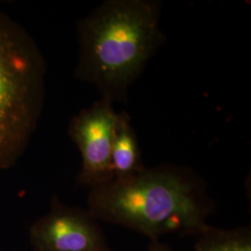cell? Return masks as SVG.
<instances>
[{"instance_id": "obj_5", "label": "cell", "mask_w": 251, "mask_h": 251, "mask_svg": "<svg viewBox=\"0 0 251 251\" xmlns=\"http://www.w3.org/2000/svg\"><path fill=\"white\" fill-rule=\"evenodd\" d=\"M34 251H104L105 235L88 209L63 204L52 198L50 210L29 228Z\"/></svg>"}, {"instance_id": "obj_2", "label": "cell", "mask_w": 251, "mask_h": 251, "mask_svg": "<svg viewBox=\"0 0 251 251\" xmlns=\"http://www.w3.org/2000/svg\"><path fill=\"white\" fill-rule=\"evenodd\" d=\"M161 4L155 0H108L78 21L79 57L75 76L101 97L125 101L128 89L165 40Z\"/></svg>"}, {"instance_id": "obj_3", "label": "cell", "mask_w": 251, "mask_h": 251, "mask_svg": "<svg viewBox=\"0 0 251 251\" xmlns=\"http://www.w3.org/2000/svg\"><path fill=\"white\" fill-rule=\"evenodd\" d=\"M46 71L34 38L0 9V171L18 163L36 131L44 104Z\"/></svg>"}, {"instance_id": "obj_7", "label": "cell", "mask_w": 251, "mask_h": 251, "mask_svg": "<svg viewBox=\"0 0 251 251\" xmlns=\"http://www.w3.org/2000/svg\"><path fill=\"white\" fill-rule=\"evenodd\" d=\"M197 236L194 251H251L250 226L223 229L207 225Z\"/></svg>"}, {"instance_id": "obj_1", "label": "cell", "mask_w": 251, "mask_h": 251, "mask_svg": "<svg viewBox=\"0 0 251 251\" xmlns=\"http://www.w3.org/2000/svg\"><path fill=\"white\" fill-rule=\"evenodd\" d=\"M203 178L188 168L162 164L90 188L88 210L98 222L124 226L151 241L171 233L198 235L214 212Z\"/></svg>"}, {"instance_id": "obj_9", "label": "cell", "mask_w": 251, "mask_h": 251, "mask_svg": "<svg viewBox=\"0 0 251 251\" xmlns=\"http://www.w3.org/2000/svg\"><path fill=\"white\" fill-rule=\"evenodd\" d=\"M111 251V250H108V251Z\"/></svg>"}, {"instance_id": "obj_8", "label": "cell", "mask_w": 251, "mask_h": 251, "mask_svg": "<svg viewBox=\"0 0 251 251\" xmlns=\"http://www.w3.org/2000/svg\"><path fill=\"white\" fill-rule=\"evenodd\" d=\"M147 251H174L171 247H169L166 244H163L159 240H153L151 241L148 247Z\"/></svg>"}, {"instance_id": "obj_4", "label": "cell", "mask_w": 251, "mask_h": 251, "mask_svg": "<svg viewBox=\"0 0 251 251\" xmlns=\"http://www.w3.org/2000/svg\"><path fill=\"white\" fill-rule=\"evenodd\" d=\"M113 100L101 97L81 110L68 125V135L80 152L77 182L92 188L114 179L111 150L117 114Z\"/></svg>"}, {"instance_id": "obj_6", "label": "cell", "mask_w": 251, "mask_h": 251, "mask_svg": "<svg viewBox=\"0 0 251 251\" xmlns=\"http://www.w3.org/2000/svg\"><path fill=\"white\" fill-rule=\"evenodd\" d=\"M111 167L114 179L131 177L144 170L138 139L127 113L117 114L111 150Z\"/></svg>"}]
</instances>
